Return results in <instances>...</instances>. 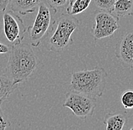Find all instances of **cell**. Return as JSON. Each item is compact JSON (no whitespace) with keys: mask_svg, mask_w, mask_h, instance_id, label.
I'll return each mask as SVG.
<instances>
[{"mask_svg":"<svg viewBox=\"0 0 133 130\" xmlns=\"http://www.w3.org/2000/svg\"><path fill=\"white\" fill-rule=\"evenodd\" d=\"M37 59L32 46L27 44L11 45L5 72L18 84L27 81L37 68Z\"/></svg>","mask_w":133,"mask_h":130,"instance_id":"cell-1","label":"cell"},{"mask_svg":"<svg viewBox=\"0 0 133 130\" xmlns=\"http://www.w3.org/2000/svg\"><path fill=\"white\" fill-rule=\"evenodd\" d=\"M107 78V72L98 65L91 70L77 71L71 75L70 89L90 97H101L105 89Z\"/></svg>","mask_w":133,"mask_h":130,"instance_id":"cell-2","label":"cell"},{"mask_svg":"<svg viewBox=\"0 0 133 130\" xmlns=\"http://www.w3.org/2000/svg\"><path fill=\"white\" fill-rule=\"evenodd\" d=\"M79 20L72 15L62 14L54 22L49 34L47 48L50 51L61 53L69 48L74 40L72 35L79 28Z\"/></svg>","mask_w":133,"mask_h":130,"instance_id":"cell-3","label":"cell"},{"mask_svg":"<svg viewBox=\"0 0 133 130\" xmlns=\"http://www.w3.org/2000/svg\"><path fill=\"white\" fill-rule=\"evenodd\" d=\"M53 24L51 8L49 4L42 1L38 6V11L33 25L30 26L26 30L32 47L37 48L39 46L42 41L48 36Z\"/></svg>","mask_w":133,"mask_h":130,"instance_id":"cell-4","label":"cell"},{"mask_svg":"<svg viewBox=\"0 0 133 130\" xmlns=\"http://www.w3.org/2000/svg\"><path fill=\"white\" fill-rule=\"evenodd\" d=\"M63 107L70 108L75 116L81 119H86L94 114L96 107V98L70 91L66 94Z\"/></svg>","mask_w":133,"mask_h":130,"instance_id":"cell-5","label":"cell"},{"mask_svg":"<svg viewBox=\"0 0 133 130\" xmlns=\"http://www.w3.org/2000/svg\"><path fill=\"white\" fill-rule=\"evenodd\" d=\"M119 28V17L117 16L104 11L95 13V26L92 28V35L95 40L112 36Z\"/></svg>","mask_w":133,"mask_h":130,"instance_id":"cell-6","label":"cell"},{"mask_svg":"<svg viewBox=\"0 0 133 130\" xmlns=\"http://www.w3.org/2000/svg\"><path fill=\"white\" fill-rule=\"evenodd\" d=\"M3 33L12 45L22 43L27 29L23 20L13 12H5L3 14Z\"/></svg>","mask_w":133,"mask_h":130,"instance_id":"cell-7","label":"cell"},{"mask_svg":"<svg viewBox=\"0 0 133 130\" xmlns=\"http://www.w3.org/2000/svg\"><path fill=\"white\" fill-rule=\"evenodd\" d=\"M116 57L123 65L133 68V32L127 33L122 37L116 48Z\"/></svg>","mask_w":133,"mask_h":130,"instance_id":"cell-8","label":"cell"},{"mask_svg":"<svg viewBox=\"0 0 133 130\" xmlns=\"http://www.w3.org/2000/svg\"><path fill=\"white\" fill-rule=\"evenodd\" d=\"M42 0H9V11L20 15H26L33 13L38 8Z\"/></svg>","mask_w":133,"mask_h":130,"instance_id":"cell-9","label":"cell"},{"mask_svg":"<svg viewBox=\"0 0 133 130\" xmlns=\"http://www.w3.org/2000/svg\"><path fill=\"white\" fill-rule=\"evenodd\" d=\"M127 122L128 116L125 113H109L103 120L107 130H122Z\"/></svg>","mask_w":133,"mask_h":130,"instance_id":"cell-10","label":"cell"},{"mask_svg":"<svg viewBox=\"0 0 133 130\" xmlns=\"http://www.w3.org/2000/svg\"><path fill=\"white\" fill-rule=\"evenodd\" d=\"M17 85L5 72L0 71V99L5 100L17 89Z\"/></svg>","mask_w":133,"mask_h":130,"instance_id":"cell-11","label":"cell"},{"mask_svg":"<svg viewBox=\"0 0 133 130\" xmlns=\"http://www.w3.org/2000/svg\"><path fill=\"white\" fill-rule=\"evenodd\" d=\"M91 2V0H68L66 14L72 16L81 14L89 7Z\"/></svg>","mask_w":133,"mask_h":130,"instance_id":"cell-12","label":"cell"},{"mask_svg":"<svg viewBox=\"0 0 133 130\" xmlns=\"http://www.w3.org/2000/svg\"><path fill=\"white\" fill-rule=\"evenodd\" d=\"M114 11L118 17L133 16V0H116Z\"/></svg>","mask_w":133,"mask_h":130,"instance_id":"cell-13","label":"cell"},{"mask_svg":"<svg viewBox=\"0 0 133 130\" xmlns=\"http://www.w3.org/2000/svg\"><path fill=\"white\" fill-rule=\"evenodd\" d=\"M120 102L125 109H133V90L127 89L124 91L120 96Z\"/></svg>","mask_w":133,"mask_h":130,"instance_id":"cell-14","label":"cell"},{"mask_svg":"<svg viewBox=\"0 0 133 130\" xmlns=\"http://www.w3.org/2000/svg\"><path fill=\"white\" fill-rule=\"evenodd\" d=\"M116 0H95V4L101 11L112 13L114 10V5Z\"/></svg>","mask_w":133,"mask_h":130,"instance_id":"cell-15","label":"cell"},{"mask_svg":"<svg viewBox=\"0 0 133 130\" xmlns=\"http://www.w3.org/2000/svg\"><path fill=\"white\" fill-rule=\"evenodd\" d=\"M4 101V99H0V130H6L11 128V123L8 116L2 109V105Z\"/></svg>","mask_w":133,"mask_h":130,"instance_id":"cell-16","label":"cell"},{"mask_svg":"<svg viewBox=\"0 0 133 130\" xmlns=\"http://www.w3.org/2000/svg\"><path fill=\"white\" fill-rule=\"evenodd\" d=\"M68 3V0H48V4L54 12L56 13L58 9L64 7Z\"/></svg>","mask_w":133,"mask_h":130,"instance_id":"cell-17","label":"cell"},{"mask_svg":"<svg viewBox=\"0 0 133 130\" xmlns=\"http://www.w3.org/2000/svg\"><path fill=\"white\" fill-rule=\"evenodd\" d=\"M10 49H11V47L0 42V54H4V53H9Z\"/></svg>","mask_w":133,"mask_h":130,"instance_id":"cell-18","label":"cell"},{"mask_svg":"<svg viewBox=\"0 0 133 130\" xmlns=\"http://www.w3.org/2000/svg\"><path fill=\"white\" fill-rule=\"evenodd\" d=\"M9 0H0V12H4L8 8Z\"/></svg>","mask_w":133,"mask_h":130,"instance_id":"cell-19","label":"cell"},{"mask_svg":"<svg viewBox=\"0 0 133 130\" xmlns=\"http://www.w3.org/2000/svg\"><path fill=\"white\" fill-rule=\"evenodd\" d=\"M133 129V127H132V128H131V130H132Z\"/></svg>","mask_w":133,"mask_h":130,"instance_id":"cell-20","label":"cell"}]
</instances>
